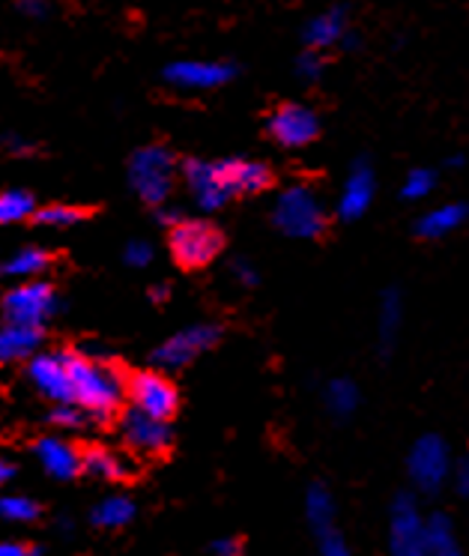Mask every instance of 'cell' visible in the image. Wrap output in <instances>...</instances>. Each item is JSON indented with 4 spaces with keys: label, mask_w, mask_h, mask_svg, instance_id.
<instances>
[{
    "label": "cell",
    "mask_w": 469,
    "mask_h": 556,
    "mask_svg": "<svg viewBox=\"0 0 469 556\" xmlns=\"http://www.w3.org/2000/svg\"><path fill=\"white\" fill-rule=\"evenodd\" d=\"M401 317H404V303H401V293L385 291L383 300H380V315H377V332H380L383 348H392L397 329H401Z\"/></svg>",
    "instance_id": "obj_28"
},
{
    "label": "cell",
    "mask_w": 469,
    "mask_h": 556,
    "mask_svg": "<svg viewBox=\"0 0 469 556\" xmlns=\"http://www.w3.org/2000/svg\"><path fill=\"white\" fill-rule=\"evenodd\" d=\"M305 518L312 523L314 535L335 527V500H332V494L326 491L324 484H312L308 488V494H305Z\"/></svg>",
    "instance_id": "obj_24"
},
{
    "label": "cell",
    "mask_w": 469,
    "mask_h": 556,
    "mask_svg": "<svg viewBox=\"0 0 469 556\" xmlns=\"http://www.w3.org/2000/svg\"><path fill=\"white\" fill-rule=\"evenodd\" d=\"M266 129L269 135L276 138L281 147H308L320 135V121H317V114L312 109H305V105H296V102H290V105H281L269 114V123H266Z\"/></svg>",
    "instance_id": "obj_12"
},
{
    "label": "cell",
    "mask_w": 469,
    "mask_h": 556,
    "mask_svg": "<svg viewBox=\"0 0 469 556\" xmlns=\"http://www.w3.org/2000/svg\"><path fill=\"white\" fill-rule=\"evenodd\" d=\"M168 285H156V288H153V291H150V300H153V303H165V300H168Z\"/></svg>",
    "instance_id": "obj_44"
},
{
    "label": "cell",
    "mask_w": 469,
    "mask_h": 556,
    "mask_svg": "<svg viewBox=\"0 0 469 556\" xmlns=\"http://www.w3.org/2000/svg\"><path fill=\"white\" fill-rule=\"evenodd\" d=\"M37 213V201L27 189H7L0 192V225H15Z\"/></svg>",
    "instance_id": "obj_27"
},
{
    "label": "cell",
    "mask_w": 469,
    "mask_h": 556,
    "mask_svg": "<svg viewBox=\"0 0 469 556\" xmlns=\"http://www.w3.org/2000/svg\"><path fill=\"white\" fill-rule=\"evenodd\" d=\"M42 515L37 500L22 494H3L0 496V520H10V523H34Z\"/></svg>",
    "instance_id": "obj_29"
},
{
    "label": "cell",
    "mask_w": 469,
    "mask_h": 556,
    "mask_svg": "<svg viewBox=\"0 0 469 556\" xmlns=\"http://www.w3.org/2000/svg\"><path fill=\"white\" fill-rule=\"evenodd\" d=\"M0 556H42V551L18 542H0Z\"/></svg>",
    "instance_id": "obj_40"
},
{
    "label": "cell",
    "mask_w": 469,
    "mask_h": 556,
    "mask_svg": "<svg viewBox=\"0 0 469 556\" xmlns=\"http://www.w3.org/2000/svg\"><path fill=\"white\" fill-rule=\"evenodd\" d=\"M317 551H320V556H350L347 542H344V535L335 527L317 532Z\"/></svg>",
    "instance_id": "obj_33"
},
{
    "label": "cell",
    "mask_w": 469,
    "mask_h": 556,
    "mask_svg": "<svg viewBox=\"0 0 469 556\" xmlns=\"http://www.w3.org/2000/svg\"><path fill=\"white\" fill-rule=\"evenodd\" d=\"M448 482L455 484V491L460 496H469V455L460 460H452V476Z\"/></svg>",
    "instance_id": "obj_36"
},
{
    "label": "cell",
    "mask_w": 469,
    "mask_h": 556,
    "mask_svg": "<svg viewBox=\"0 0 469 556\" xmlns=\"http://www.w3.org/2000/svg\"><path fill=\"white\" fill-rule=\"evenodd\" d=\"M0 312L7 324H22V327H39L58 315V293L49 281L42 278H27L18 288L3 293Z\"/></svg>",
    "instance_id": "obj_4"
},
{
    "label": "cell",
    "mask_w": 469,
    "mask_h": 556,
    "mask_svg": "<svg viewBox=\"0 0 469 556\" xmlns=\"http://www.w3.org/2000/svg\"><path fill=\"white\" fill-rule=\"evenodd\" d=\"M347 37V15L344 10H326V13L314 15L305 25V46L314 51H326L344 42Z\"/></svg>",
    "instance_id": "obj_19"
},
{
    "label": "cell",
    "mask_w": 469,
    "mask_h": 556,
    "mask_svg": "<svg viewBox=\"0 0 469 556\" xmlns=\"http://www.w3.org/2000/svg\"><path fill=\"white\" fill-rule=\"evenodd\" d=\"M424 551H428V556H464L448 515L436 511L431 518H424Z\"/></svg>",
    "instance_id": "obj_22"
},
{
    "label": "cell",
    "mask_w": 469,
    "mask_h": 556,
    "mask_svg": "<svg viewBox=\"0 0 469 556\" xmlns=\"http://www.w3.org/2000/svg\"><path fill=\"white\" fill-rule=\"evenodd\" d=\"M27 380L34 383V389L42 399L54 401V404L73 401L66 353H34L30 363H27Z\"/></svg>",
    "instance_id": "obj_11"
},
{
    "label": "cell",
    "mask_w": 469,
    "mask_h": 556,
    "mask_svg": "<svg viewBox=\"0 0 469 556\" xmlns=\"http://www.w3.org/2000/svg\"><path fill=\"white\" fill-rule=\"evenodd\" d=\"M34 455H37L39 467L58 482H69L81 472V448L73 446L63 437H39Z\"/></svg>",
    "instance_id": "obj_15"
},
{
    "label": "cell",
    "mask_w": 469,
    "mask_h": 556,
    "mask_svg": "<svg viewBox=\"0 0 469 556\" xmlns=\"http://www.w3.org/2000/svg\"><path fill=\"white\" fill-rule=\"evenodd\" d=\"M182 177H186V186L192 192L194 204L213 213V210H221V206L230 201L228 186H225V177L218 170V162H204V159H186L182 162Z\"/></svg>",
    "instance_id": "obj_13"
},
{
    "label": "cell",
    "mask_w": 469,
    "mask_h": 556,
    "mask_svg": "<svg viewBox=\"0 0 469 556\" xmlns=\"http://www.w3.org/2000/svg\"><path fill=\"white\" fill-rule=\"evenodd\" d=\"M126 395L132 399V407H138L147 416L165 419V422L177 413V404H180V395H177L174 383L159 371H138L126 383Z\"/></svg>",
    "instance_id": "obj_9"
},
{
    "label": "cell",
    "mask_w": 469,
    "mask_h": 556,
    "mask_svg": "<svg viewBox=\"0 0 469 556\" xmlns=\"http://www.w3.org/2000/svg\"><path fill=\"white\" fill-rule=\"evenodd\" d=\"M121 437L126 446L144 455V458H156L165 455L170 448V428L165 419L147 416L138 407H129L121 419Z\"/></svg>",
    "instance_id": "obj_10"
},
{
    "label": "cell",
    "mask_w": 469,
    "mask_h": 556,
    "mask_svg": "<svg viewBox=\"0 0 469 556\" xmlns=\"http://www.w3.org/2000/svg\"><path fill=\"white\" fill-rule=\"evenodd\" d=\"M156 216L159 222H165V225H177L180 222V210H174V206H156Z\"/></svg>",
    "instance_id": "obj_41"
},
{
    "label": "cell",
    "mask_w": 469,
    "mask_h": 556,
    "mask_svg": "<svg viewBox=\"0 0 469 556\" xmlns=\"http://www.w3.org/2000/svg\"><path fill=\"white\" fill-rule=\"evenodd\" d=\"M324 401L332 416L347 419V416H353L356 407H359V389H356V383L347 380V377H338V380H329V387H326L324 392Z\"/></svg>",
    "instance_id": "obj_26"
},
{
    "label": "cell",
    "mask_w": 469,
    "mask_h": 556,
    "mask_svg": "<svg viewBox=\"0 0 469 556\" xmlns=\"http://www.w3.org/2000/svg\"><path fill=\"white\" fill-rule=\"evenodd\" d=\"M218 170L225 177L230 198L264 192V189H269V182H272V170L266 168L264 162H254V159H221Z\"/></svg>",
    "instance_id": "obj_16"
},
{
    "label": "cell",
    "mask_w": 469,
    "mask_h": 556,
    "mask_svg": "<svg viewBox=\"0 0 469 556\" xmlns=\"http://www.w3.org/2000/svg\"><path fill=\"white\" fill-rule=\"evenodd\" d=\"M7 147H10V150H13V153H18V156H27V153H30V150H34V147L27 144V141H22V138H13V135H10V138H7Z\"/></svg>",
    "instance_id": "obj_42"
},
{
    "label": "cell",
    "mask_w": 469,
    "mask_h": 556,
    "mask_svg": "<svg viewBox=\"0 0 469 556\" xmlns=\"http://www.w3.org/2000/svg\"><path fill=\"white\" fill-rule=\"evenodd\" d=\"M42 344V329L22 327V324H3L0 327V365L30 359Z\"/></svg>",
    "instance_id": "obj_18"
},
{
    "label": "cell",
    "mask_w": 469,
    "mask_h": 556,
    "mask_svg": "<svg viewBox=\"0 0 469 556\" xmlns=\"http://www.w3.org/2000/svg\"><path fill=\"white\" fill-rule=\"evenodd\" d=\"M237 70L221 61H177L165 70L168 85L182 87V90H216L228 85Z\"/></svg>",
    "instance_id": "obj_14"
},
{
    "label": "cell",
    "mask_w": 469,
    "mask_h": 556,
    "mask_svg": "<svg viewBox=\"0 0 469 556\" xmlns=\"http://www.w3.org/2000/svg\"><path fill=\"white\" fill-rule=\"evenodd\" d=\"M389 554L428 556L424 551V515L413 494H401L389 511Z\"/></svg>",
    "instance_id": "obj_7"
},
{
    "label": "cell",
    "mask_w": 469,
    "mask_h": 556,
    "mask_svg": "<svg viewBox=\"0 0 469 556\" xmlns=\"http://www.w3.org/2000/svg\"><path fill=\"white\" fill-rule=\"evenodd\" d=\"M123 257H126V264L135 266V269H144V266H150V261H153V245L144 240H132L126 245Z\"/></svg>",
    "instance_id": "obj_35"
},
{
    "label": "cell",
    "mask_w": 469,
    "mask_h": 556,
    "mask_svg": "<svg viewBox=\"0 0 469 556\" xmlns=\"http://www.w3.org/2000/svg\"><path fill=\"white\" fill-rule=\"evenodd\" d=\"M373 192H377V180H373V170L365 162H356L353 170L344 180L341 198H338V216L356 222L359 216L368 213V206L373 204Z\"/></svg>",
    "instance_id": "obj_17"
},
{
    "label": "cell",
    "mask_w": 469,
    "mask_h": 556,
    "mask_svg": "<svg viewBox=\"0 0 469 556\" xmlns=\"http://www.w3.org/2000/svg\"><path fill=\"white\" fill-rule=\"evenodd\" d=\"M132 518L135 503L129 496H105L90 511V520H93V527H99V530H121L126 523H132Z\"/></svg>",
    "instance_id": "obj_23"
},
{
    "label": "cell",
    "mask_w": 469,
    "mask_h": 556,
    "mask_svg": "<svg viewBox=\"0 0 469 556\" xmlns=\"http://www.w3.org/2000/svg\"><path fill=\"white\" fill-rule=\"evenodd\" d=\"M39 225H46V228H73L75 222H81L85 213L73 204H51L37 210V216H34Z\"/></svg>",
    "instance_id": "obj_31"
},
{
    "label": "cell",
    "mask_w": 469,
    "mask_h": 556,
    "mask_svg": "<svg viewBox=\"0 0 469 556\" xmlns=\"http://www.w3.org/2000/svg\"><path fill=\"white\" fill-rule=\"evenodd\" d=\"M51 264V254L46 249H39V245H27V249H18V252L3 264V273L13 278H39Z\"/></svg>",
    "instance_id": "obj_25"
},
{
    "label": "cell",
    "mask_w": 469,
    "mask_h": 556,
    "mask_svg": "<svg viewBox=\"0 0 469 556\" xmlns=\"http://www.w3.org/2000/svg\"><path fill=\"white\" fill-rule=\"evenodd\" d=\"M13 476H15V467H13V464H10V460L0 458V484L13 482Z\"/></svg>",
    "instance_id": "obj_43"
},
{
    "label": "cell",
    "mask_w": 469,
    "mask_h": 556,
    "mask_svg": "<svg viewBox=\"0 0 469 556\" xmlns=\"http://www.w3.org/2000/svg\"><path fill=\"white\" fill-rule=\"evenodd\" d=\"M272 225L293 240H317L329 228V216H326L324 201L317 198L312 186L296 182L276 198Z\"/></svg>",
    "instance_id": "obj_2"
},
{
    "label": "cell",
    "mask_w": 469,
    "mask_h": 556,
    "mask_svg": "<svg viewBox=\"0 0 469 556\" xmlns=\"http://www.w3.org/2000/svg\"><path fill=\"white\" fill-rule=\"evenodd\" d=\"M170 254L182 269H201L221 252V233L210 222H177L170 225Z\"/></svg>",
    "instance_id": "obj_6"
},
{
    "label": "cell",
    "mask_w": 469,
    "mask_h": 556,
    "mask_svg": "<svg viewBox=\"0 0 469 556\" xmlns=\"http://www.w3.org/2000/svg\"><path fill=\"white\" fill-rule=\"evenodd\" d=\"M407 472L413 484L419 488L421 494H436L443 491L448 476H452V455L445 440L436 434L419 437L407 455Z\"/></svg>",
    "instance_id": "obj_5"
},
{
    "label": "cell",
    "mask_w": 469,
    "mask_h": 556,
    "mask_svg": "<svg viewBox=\"0 0 469 556\" xmlns=\"http://www.w3.org/2000/svg\"><path fill=\"white\" fill-rule=\"evenodd\" d=\"M174 174H177V159H174L168 147H141L129 159V182H132L138 198L150 206L168 204L170 189H174Z\"/></svg>",
    "instance_id": "obj_3"
},
{
    "label": "cell",
    "mask_w": 469,
    "mask_h": 556,
    "mask_svg": "<svg viewBox=\"0 0 469 556\" xmlns=\"http://www.w3.org/2000/svg\"><path fill=\"white\" fill-rule=\"evenodd\" d=\"M324 66H326L324 54H320V51L308 49L305 54H302L300 61H296V73H300L305 81H317V78L324 75Z\"/></svg>",
    "instance_id": "obj_34"
},
{
    "label": "cell",
    "mask_w": 469,
    "mask_h": 556,
    "mask_svg": "<svg viewBox=\"0 0 469 556\" xmlns=\"http://www.w3.org/2000/svg\"><path fill=\"white\" fill-rule=\"evenodd\" d=\"M436 186V174L431 168H413L404 177V186H401V198L404 201H424L428 194L433 192Z\"/></svg>",
    "instance_id": "obj_30"
},
{
    "label": "cell",
    "mask_w": 469,
    "mask_h": 556,
    "mask_svg": "<svg viewBox=\"0 0 469 556\" xmlns=\"http://www.w3.org/2000/svg\"><path fill=\"white\" fill-rule=\"evenodd\" d=\"M218 339H221V327L218 324H194V327L180 329L177 336L162 341L153 351V363H156V368L174 371V368H182V365L192 363L198 353L210 351Z\"/></svg>",
    "instance_id": "obj_8"
},
{
    "label": "cell",
    "mask_w": 469,
    "mask_h": 556,
    "mask_svg": "<svg viewBox=\"0 0 469 556\" xmlns=\"http://www.w3.org/2000/svg\"><path fill=\"white\" fill-rule=\"evenodd\" d=\"M18 13H25L27 18H46L49 3L46 0H18Z\"/></svg>",
    "instance_id": "obj_39"
},
{
    "label": "cell",
    "mask_w": 469,
    "mask_h": 556,
    "mask_svg": "<svg viewBox=\"0 0 469 556\" xmlns=\"http://www.w3.org/2000/svg\"><path fill=\"white\" fill-rule=\"evenodd\" d=\"M73 401L93 419H109L121 410L126 383L109 363L90 359L85 353H66Z\"/></svg>",
    "instance_id": "obj_1"
},
{
    "label": "cell",
    "mask_w": 469,
    "mask_h": 556,
    "mask_svg": "<svg viewBox=\"0 0 469 556\" xmlns=\"http://www.w3.org/2000/svg\"><path fill=\"white\" fill-rule=\"evenodd\" d=\"M49 422L63 428V431H75V428H81L87 422V413L75 404V401H63L58 404L54 410L49 413Z\"/></svg>",
    "instance_id": "obj_32"
},
{
    "label": "cell",
    "mask_w": 469,
    "mask_h": 556,
    "mask_svg": "<svg viewBox=\"0 0 469 556\" xmlns=\"http://www.w3.org/2000/svg\"><path fill=\"white\" fill-rule=\"evenodd\" d=\"M467 206L464 204H440L431 206L428 213H421L416 222V233L421 240H443L452 230H457L467 222Z\"/></svg>",
    "instance_id": "obj_20"
},
{
    "label": "cell",
    "mask_w": 469,
    "mask_h": 556,
    "mask_svg": "<svg viewBox=\"0 0 469 556\" xmlns=\"http://www.w3.org/2000/svg\"><path fill=\"white\" fill-rule=\"evenodd\" d=\"M81 472L93 476L99 482H123L129 476V467L121 455H114L111 448L93 446L81 452Z\"/></svg>",
    "instance_id": "obj_21"
},
{
    "label": "cell",
    "mask_w": 469,
    "mask_h": 556,
    "mask_svg": "<svg viewBox=\"0 0 469 556\" xmlns=\"http://www.w3.org/2000/svg\"><path fill=\"white\" fill-rule=\"evenodd\" d=\"M210 551L213 556H242V542L240 539H216Z\"/></svg>",
    "instance_id": "obj_38"
},
{
    "label": "cell",
    "mask_w": 469,
    "mask_h": 556,
    "mask_svg": "<svg viewBox=\"0 0 469 556\" xmlns=\"http://www.w3.org/2000/svg\"><path fill=\"white\" fill-rule=\"evenodd\" d=\"M230 269H233V278L240 281L242 288H254V285H257V278H261L257 276V269H254L252 261H245V257H237Z\"/></svg>",
    "instance_id": "obj_37"
}]
</instances>
